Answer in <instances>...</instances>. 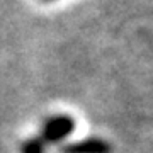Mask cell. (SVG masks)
I'll list each match as a JSON object with an SVG mask.
<instances>
[{
  "label": "cell",
  "instance_id": "cell-1",
  "mask_svg": "<svg viewBox=\"0 0 153 153\" xmlns=\"http://www.w3.org/2000/svg\"><path fill=\"white\" fill-rule=\"evenodd\" d=\"M71 129H73V121L70 117H66V116H56V117L49 119L44 124L43 136L46 140H49V141H56V140L66 136Z\"/></svg>",
  "mask_w": 153,
  "mask_h": 153
},
{
  "label": "cell",
  "instance_id": "cell-2",
  "mask_svg": "<svg viewBox=\"0 0 153 153\" xmlns=\"http://www.w3.org/2000/svg\"><path fill=\"white\" fill-rule=\"evenodd\" d=\"M109 146L100 140H90V141H83L80 145H71L63 150V153H107Z\"/></svg>",
  "mask_w": 153,
  "mask_h": 153
}]
</instances>
